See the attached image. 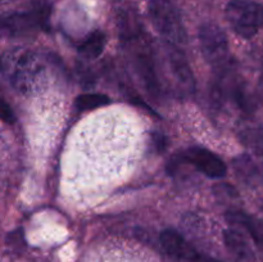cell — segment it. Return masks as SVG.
Wrapping results in <instances>:
<instances>
[{
    "label": "cell",
    "instance_id": "cell-2",
    "mask_svg": "<svg viewBox=\"0 0 263 262\" xmlns=\"http://www.w3.org/2000/svg\"><path fill=\"white\" fill-rule=\"evenodd\" d=\"M148 12L154 28L167 44L180 45L186 41L181 14L171 0H149Z\"/></svg>",
    "mask_w": 263,
    "mask_h": 262
},
{
    "label": "cell",
    "instance_id": "cell-1",
    "mask_svg": "<svg viewBox=\"0 0 263 262\" xmlns=\"http://www.w3.org/2000/svg\"><path fill=\"white\" fill-rule=\"evenodd\" d=\"M3 74L17 92L31 95L39 92L46 82V68L36 51L26 48L7 50L2 58Z\"/></svg>",
    "mask_w": 263,
    "mask_h": 262
},
{
    "label": "cell",
    "instance_id": "cell-9",
    "mask_svg": "<svg viewBox=\"0 0 263 262\" xmlns=\"http://www.w3.org/2000/svg\"><path fill=\"white\" fill-rule=\"evenodd\" d=\"M135 68L140 76L145 89L154 97H158L163 92L161 77L156 67V61L151 54L140 53L135 58Z\"/></svg>",
    "mask_w": 263,
    "mask_h": 262
},
{
    "label": "cell",
    "instance_id": "cell-18",
    "mask_svg": "<svg viewBox=\"0 0 263 262\" xmlns=\"http://www.w3.org/2000/svg\"><path fill=\"white\" fill-rule=\"evenodd\" d=\"M10 2H13V0H2L3 4H7V3H10Z\"/></svg>",
    "mask_w": 263,
    "mask_h": 262
},
{
    "label": "cell",
    "instance_id": "cell-11",
    "mask_svg": "<svg viewBox=\"0 0 263 262\" xmlns=\"http://www.w3.org/2000/svg\"><path fill=\"white\" fill-rule=\"evenodd\" d=\"M226 248L236 262H254L253 251L238 229H228L223 233Z\"/></svg>",
    "mask_w": 263,
    "mask_h": 262
},
{
    "label": "cell",
    "instance_id": "cell-3",
    "mask_svg": "<svg viewBox=\"0 0 263 262\" xmlns=\"http://www.w3.org/2000/svg\"><path fill=\"white\" fill-rule=\"evenodd\" d=\"M50 12V4L39 0L32 3L25 12H14L4 15L2 21L3 31L9 36H21L39 28H48Z\"/></svg>",
    "mask_w": 263,
    "mask_h": 262
},
{
    "label": "cell",
    "instance_id": "cell-7",
    "mask_svg": "<svg viewBox=\"0 0 263 262\" xmlns=\"http://www.w3.org/2000/svg\"><path fill=\"white\" fill-rule=\"evenodd\" d=\"M185 163H190L211 179H221L226 175V166L222 159L205 148L193 146L181 154Z\"/></svg>",
    "mask_w": 263,
    "mask_h": 262
},
{
    "label": "cell",
    "instance_id": "cell-13",
    "mask_svg": "<svg viewBox=\"0 0 263 262\" xmlns=\"http://www.w3.org/2000/svg\"><path fill=\"white\" fill-rule=\"evenodd\" d=\"M105 46V35L100 31L90 33L80 45L79 51L87 59H94L103 53Z\"/></svg>",
    "mask_w": 263,
    "mask_h": 262
},
{
    "label": "cell",
    "instance_id": "cell-12",
    "mask_svg": "<svg viewBox=\"0 0 263 262\" xmlns=\"http://www.w3.org/2000/svg\"><path fill=\"white\" fill-rule=\"evenodd\" d=\"M118 25H120L121 35L125 39H133L140 32L138 15L131 8H122L118 13Z\"/></svg>",
    "mask_w": 263,
    "mask_h": 262
},
{
    "label": "cell",
    "instance_id": "cell-6",
    "mask_svg": "<svg viewBox=\"0 0 263 262\" xmlns=\"http://www.w3.org/2000/svg\"><path fill=\"white\" fill-rule=\"evenodd\" d=\"M161 244L172 257L185 262H222L218 258L202 253L174 229H166L161 234Z\"/></svg>",
    "mask_w": 263,
    "mask_h": 262
},
{
    "label": "cell",
    "instance_id": "cell-16",
    "mask_svg": "<svg viewBox=\"0 0 263 262\" xmlns=\"http://www.w3.org/2000/svg\"><path fill=\"white\" fill-rule=\"evenodd\" d=\"M0 110H2V118H3V121H4V122L14 123V121H15L14 113H13L10 105L8 104V103L5 102L4 99L2 100V108H0Z\"/></svg>",
    "mask_w": 263,
    "mask_h": 262
},
{
    "label": "cell",
    "instance_id": "cell-5",
    "mask_svg": "<svg viewBox=\"0 0 263 262\" xmlns=\"http://www.w3.org/2000/svg\"><path fill=\"white\" fill-rule=\"evenodd\" d=\"M199 41L203 57L213 67H225L229 59V41L222 28L213 22L202 25Z\"/></svg>",
    "mask_w": 263,
    "mask_h": 262
},
{
    "label": "cell",
    "instance_id": "cell-4",
    "mask_svg": "<svg viewBox=\"0 0 263 262\" xmlns=\"http://www.w3.org/2000/svg\"><path fill=\"white\" fill-rule=\"evenodd\" d=\"M231 28L244 39H251L263 26V5L253 0H231L226 7Z\"/></svg>",
    "mask_w": 263,
    "mask_h": 262
},
{
    "label": "cell",
    "instance_id": "cell-15",
    "mask_svg": "<svg viewBox=\"0 0 263 262\" xmlns=\"http://www.w3.org/2000/svg\"><path fill=\"white\" fill-rule=\"evenodd\" d=\"M243 140L248 148L256 152L259 156H263V128L254 127L249 128L244 133Z\"/></svg>",
    "mask_w": 263,
    "mask_h": 262
},
{
    "label": "cell",
    "instance_id": "cell-8",
    "mask_svg": "<svg viewBox=\"0 0 263 262\" xmlns=\"http://www.w3.org/2000/svg\"><path fill=\"white\" fill-rule=\"evenodd\" d=\"M166 55L167 61H168V67L170 69H171V73L172 76H174L175 81H176L177 86H179L184 92H187V94L194 91V74H193L192 68H190L189 63H187L184 54L176 48V45L167 44Z\"/></svg>",
    "mask_w": 263,
    "mask_h": 262
},
{
    "label": "cell",
    "instance_id": "cell-14",
    "mask_svg": "<svg viewBox=\"0 0 263 262\" xmlns=\"http://www.w3.org/2000/svg\"><path fill=\"white\" fill-rule=\"evenodd\" d=\"M109 102L110 100L107 95L99 94V92H87V94H81L76 98L74 107L79 110H90L109 104Z\"/></svg>",
    "mask_w": 263,
    "mask_h": 262
},
{
    "label": "cell",
    "instance_id": "cell-17",
    "mask_svg": "<svg viewBox=\"0 0 263 262\" xmlns=\"http://www.w3.org/2000/svg\"><path fill=\"white\" fill-rule=\"evenodd\" d=\"M261 90L263 92V72H262V77H261Z\"/></svg>",
    "mask_w": 263,
    "mask_h": 262
},
{
    "label": "cell",
    "instance_id": "cell-10",
    "mask_svg": "<svg viewBox=\"0 0 263 262\" xmlns=\"http://www.w3.org/2000/svg\"><path fill=\"white\" fill-rule=\"evenodd\" d=\"M226 218L231 225L243 228L248 231L251 238L253 239L254 244H256L259 257L263 261V221L239 210L229 211L226 213Z\"/></svg>",
    "mask_w": 263,
    "mask_h": 262
}]
</instances>
